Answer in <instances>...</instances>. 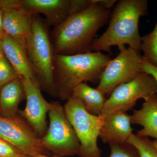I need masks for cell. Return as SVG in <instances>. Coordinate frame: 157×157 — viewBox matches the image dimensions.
Instances as JSON below:
<instances>
[{
	"label": "cell",
	"mask_w": 157,
	"mask_h": 157,
	"mask_svg": "<svg viewBox=\"0 0 157 157\" xmlns=\"http://www.w3.org/2000/svg\"><path fill=\"white\" fill-rule=\"evenodd\" d=\"M111 14L103 0H95L84 11L69 16L50 33L55 53L73 55L91 52L94 37Z\"/></svg>",
	"instance_id": "obj_1"
},
{
	"label": "cell",
	"mask_w": 157,
	"mask_h": 157,
	"mask_svg": "<svg viewBox=\"0 0 157 157\" xmlns=\"http://www.w3.org/2000/svg\"><path fill=\"white\" fill-rule=\"evenodd\" d=\"M146 0H121L111 12L109 25L104 33L93 41L91 51L112 53L111 47L117 46L120 51L125 45L140 52L141 37L138 30L140 17L147 14Z\"/></svg>",
	"instance_id": "obj_2"
},
{
	"label": "cell",
	"mask_w": 157,
	"mask_h": 157,
	"mask_svg": "<svg viewBox=\"0 0 157 157\" xmlns=\"http://www.w3.org/2000/svg\"><path fill=\"white\" fill-rule=\"evenodd\" d=\"M111 60L110 55L101 52L73 55L55 54L54 78L57 97L67 101L78 85L88 81L99 83L102 72Z\"/></svg>",
	"instance_id": "obj_3"
},
{
	"label": "cell",
	"mask_w": 157,
	"mask_h": 157,
	"mask_svg": "<svg viewBox=\"0 0 157 157\" xmlns=\"http://www.w3.org/2000/svg\"><path fill=\"white\" fill-rule=\"evenodd\" d=\"M49 26L35 14L30 35L26 43V53L40 89L57 98L54 78L55 53Z\"/></svg>",
	"instance_id": "obj_4"
},
{
	"label": "cell",
	"mask_w": 157,
	"mask_h": 157,
	"mask_svg": "<svg viewBox=\"0 0 157 157\" xmlns=\"http://www.w3.org/2000/svg\"><path fill=\"white\" fill-rule=\"evenodd\" d=\"M66 116L73 127L80 143L79 157H101L98 137L104 118L90 114L79 98L71 97L64 106Z\"/></svg>",
	"instance_id": "obj_5"
},
{
	"label": "cell",
	"mask_w": 157,
	"mask_h": 157,
	"mask_svg": "<svg viewBox=\"0 0 157 157\" xmlns=\"http://www.w3.org/2000/svg\"><path fill=\"white\" fill-rule=\"evenodd\" d=\"M48 113L49 127L41 138L42 144L53 155L61 157L77 155L80 143L64 107L58 101L51 102Z\"/></svg>",
	"instance_id": "obj_6"
},
{
	"label": "cell",
	"mask_w": 157,
	"mask_h": 157,
	"mask_svg": "<svg viewBox=\"0 0 157 157\" xmlns=\"http://www.w3.org/2000/svg\"><path fill=\"white\" fill-rule=\"evenodd\" d=\"M157 90L154 78L142 72L131 81L119 85L113 90L105 101L99 116L104 117L121 110L128 111L135 107L139 99L145 101L156 93Z\"/></svg>",
	"instance_id": "obj_7"
},
{
	"label": "cell",
	"mask_w": 157,
	"mask_h": 157,
	"mask_svg": "<svg viewBox=\"0 0 157 157\" xmlns=\"http://www.w3.org/2000/svg\"><path fill=\"white\" fill-rule=\"evenodd\" d=\"M120 52L104 69L96 88L105 96H109L117 86L131 81L142 72L143 56L140 52L130 47Z\"/></svg>",
	"instance_id": "obj_8"
},
{
	"label": "cell",
	"mask_w": 157,
	"mask_h": 157,
	"mask_svg": "<svg viewBox=\"0 0 157 157\" xmlns=\"http://www.w3.org/2000/svg\"><path fill=\"white\" fill-rule=\"evenodd\" d=\"M0 138L33 157L38 154L52 155L42 144L41 138L19 114L13 117L0 116Z\"/></svg>",
	"instance_id": "obj_9"
},
{
	"label": "cell",
	"mask_w": 157,
	"mask_h": 157,
	"mask_svg": "<svg viewBox=\"0 0 157 157\" xmlns=\"http://www.w3.org/2000/svg\"><path fill=\"white\" fill-rule=\"evenodd\" d=\"M22 80L24 88L26 104L18 114L29 125L37 137L42 138L47 131L46 115L49 103L44 98L38 85L29 78Z\"/></svg>",
	"instance_id": "obj_10"
},
{
	"label": "cell",
	"mask_w": 157,
	"mask_h": 157,
	"mask_svg": "<svg viewBox=\"0 0 157 157\" xmlns=\"http://www.w3.org/2000/svg\"><path fill=\"white\" fill-rule=\"evenodd\" d=\"M19 4L33 14H44L49 27L59 25L72 14L71 0H21Z\"/></svg>",
	"instance_id": "obj_11"
},
{
	"label": "cell",
	"mask_w": 157,
	"mask_h": 157,
	"mask_svg": "<svg viewBox=\"0 0 157 157\" xmlns=\"http://www.w3.org/2000/svg\"><path fill=\"white\" fill-rule=\"evenodd\" d=\"M103 118L104 121L99 135L102 142L109 144L128 143L133 134L131 115L126 111L121 110Z\"/></svg>",
	"instance_id": "obj_12"
},
{
	"label": "cell",
	"mask_w": 157,
	"mask_h": 157,
	"mask_svg": "<svg viewBox=\"0 0 157 157\" xmlns=\"http://www.w3.org/2000/svg\"><path fill=\"white\" fill-rule=\"evenodd\" d=\"M35 14L15 8L4 11L3 29L4 33L13 38L26 51V43L30 35Z\"/></svg>",
	"instance_id": "obj_13"
},
{
	"label": "cell",
	"mask_w": 157,
	"mask_h": 157,
	"mask_svg": "<svg viewBox=\"0 0 157 157\" xmlns=\"http://www.w3.org/2000/svg\"><path fill=\"white\" fill-rule=\"evenodd\" d=\"M2 41L5 56L20 78H30L39 86L31 68L25 50L18 42L7 34H3Z\"/></svg>",
	"instance_id": "obj_14"
},
{
	"label": "cell",
	"mask_w": 157,
	"mask_h": 157,
	"mask_svg": "<svg viewBox=\"0 0 157 157\" xmlns=\"http://www.w3.org/2000/svg\"><path fill=\"white\" fill-rule=\"evenodd\" d=\"M131 121L143 128L136 135L157 140V93L145 100L140 109L134 110Z\"/></svg>",
	"instance_id": "obj_15"
},
{
	"label": "cell",
	"mask_w": 157,
	"mask_h": 157,
	"mask_svg": "<svg viewBox=\"0 0 157 157\" xmlns=\"http://www.w3.org/2000/svg\"><path fill=\"white\" fill-rule=\"evenodd\" d=\"M25 97L21 78L14 79L0 88V113L5 117H13L18 114V105Z\"/></svg>",
	"instance_id": "obj_16"
},
{
	"label": "cell",
	"mask_w": 157,
	"mask_h": 157,
	"mask_svg": "<svg viewBox=\"0 0 157 157\" xmlns=\"http://www.w3.org/2000/svg\"><path fill=\"white\" fill-rule=\"evenodd\" d=\"M72 97L80 99L86 111L96 116L101 114L107 100L101 92L90 87L86 82L82 83L74 88Z\"/></svg>",
	"instance_id": "obj_17"
},
{
	"label": "cell",
	"mask_w": 157,
	"mask_h": 157,
	"mask_svg": "<svg viewBox=\"0 0 157 157\" xmlns=\"http://www.w3.org/2000/svg\"><path fill=\"white\" fill-rule=\"evenodd\" d=\"M138 153L139 157H157V140H151L147 137L133 134L128 140Z\"/></svg>",
	"instance_id": "obj_18"
},
{
	"label": "cell",
	"mask_w": 157,
	"mask_h": 157,
	"mask_svg": "<svg viewBox=\"0 0 157 157\" xmlns=\"http://www.w3.org/2000/svg\"><path fill=\"white\" fill-rule=\"evenodd\" d=\"M141 50L145 59L157 67V21L153 30L141 37Z\"/></svg>",
	"instance_id": "obj_19"
},
{
	"label": "cell",
	"mask_w": 157,
	"mask_h": 157,
	"mask_svg": "<svg viewBox=\"0 0 157 157\" xmlns=\"http://www.w3.org/2000/svg\"><path fill=\"white\" fill-rule=\"evenodd\" d=\"M20 77L6 57L0 58V88L4 85Z\"/></svg>",
	"instance_id": "obj_20"
},
{
	"label": "cell",
	"mask_w": 157,
	"mask_h": 157,
	"mask_svg": "<svg viewBox=\"0 0 157 157\" xmlns=\"http://www.w3.org/2000/svg\"><path fill=\"white\" fill-rule=\"evenodd\" d=\"M109 145L110 153L109 157H139L136 149L129 144Z\"/></svg>",
	"instance_id": "obj_21"
},
{
	"label": "cell",
	"mask_w": 157,
	"mask_h": 157,
	"mask_svg": "<svg viewBox=\"0 0 157 157\" xmlns=\"http://www.w3.org/2000/svg\"><path fill=\"white\" fill-rule=\"evenodd\" d=\"M23 154L11 144L0 138V157H17Z\"/></svg>",
	"instance_id": "obj_22"
},
{
	"label": "cell",
	"mask_w": 157,
	"mask_h": 157,
	"mask_svg": "<svg viewBox=\"0 0 157 157\" xmlns=\"http://www.w3.org/2000/svg\"><path fill=\"white\" fill-rule=\"evenodd\" d=\"M141 70L142 72L151 75L154 78L157 85V67L150 63L143 56L141 62Z\"/></svg>",
	"instance_id": "obj_23"
},
{
	"label": "cell",
	"mask_w": 157,
	"mask_h": 157,
	"mask_svg": "<svg viewBox=\"0 0 157 157\" xmlns=\"http://www.w3.org/2000/svg\"><path fill=\"white\" fill-rule=\"evenodd\" d=\"M4 11L0 9V36H2L4 34V31L3 29V16H4Z\"/></svg>",
	"instance_id": "obj_24"
},
{
	"label": "cell",
	"mask_w": 157,
	"mask_h": 157,
	"mask_svg": "<svg viewBox=\"0 0 157 157\" xmlns=\"http://www.w3.org/2000/svg\"><path fill=\"white\" fill-rule=\"evenodd\" d=\"M5 56L4 51H3L2 41V36H0V58Z\"/></svg>",
	"instance_id": "obj_25"
},
{
	"label": "cell",
	"mask_w": 157,
	"mask_h": 157,
	"mask_svg": "<svg viewBox=\"0 0 157 157\" xmlns=\"http://www.w3.org/2000/svg\"><path fill=\"white\" fill-rule=\"evenodd\" d=\"M33 157H61L59 156L56 155H47L44 154H38L34 156Z\"/></svg>",
	"instance_id": "obj_26"
},
{
	"label": "cell",
	"mask_w": 157,
	"mask_h": 157,
	"mask_svg": "<svg viewBox=\"0 0 157 157\" xmlns=\"http://www.w3.org/2000/svg\"><path fill=\"white\" fill-rule=\"evenodd\" d=\"M17 157H33L29 155H27L26 154H21L19 155V156Z\"/></svg>",
	"instance_id": "obj_27"
},
{
	"label": "cell",
	"mask_w": 157,
	"mask_h": 157,
	"mask_svg": "<svg viewBox=\"0 0 157 157\" xmlns=\"http://www.w3.org/2000/svg\"><path fill=\"white\" fill-rule=\"evenodd\" d=\"M0 116H1V113H0Z\"/></svg>",
	"instance_id": "obj_28"
},
{
	"label": "cell",
	"mask_w": 157,
	"mask_h": 157,
	"mask_svg": "<svg viewBox=\"0 0 157 157\" xmlns=\"http://www.w3.org/2000/svg\"></svg>",
	"instance_id": "obj_29"
}]
</instances>
